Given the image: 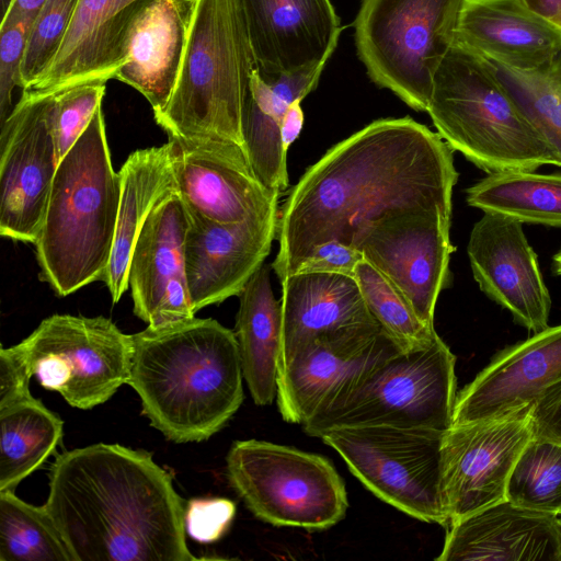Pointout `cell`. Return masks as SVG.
<instances>
[{"mask_svg": "<svg viewBox=\"0 0 561 561\" xmlns=\"http://www.w3.org/2000/svg\"><path fill=\"white\" fill-rule=\"evenodd\" d=\"M458 180L451 148L411 117L374 121L335 144L300 176L278 214L279 283L321 243L353 244L389 213L440 209L451 216Z\"/></svg>", "mask_w": 561, "mask_h": 561, "instance_id": "cell-1", "label": "cell"}, {"mask_svg": "<svg viewBox=\"0 0 561 561\" xmlns=\"http://www.w3.org/2000/svg\"><path fill=\"white\" fill-rule=\"evenodd\" d=\"M44 504L76 561H193L185 505L150 454L93 444L57 456Z\"/></svg>", "mask_w": 561, "mask_h": 561, "instance_id": "cell-2", "label": "cell"}, {"mask_svg": "<svg viewBox=\"0 0 561 561\" xmlns=\"http://www.w3.org/2000/svg\"><path fill=\"white\" fill-rule=\"evenodd\" d=\"M128 383L151 426L175 443L203 442L243 402L234 332L215 319L191 318L133 334Z\"/></svg>", "mask_w": 561, "mask_h": 561, "instance_id": "cell-3", "label": "cell"}, {"mask_svg": "<svg viewBox=\"0 0 561 561\" xmlns=\"http://www.w3.org/2000/svg\"><path fill=\"white\" fill-rule=\"evenodd\" d=\"M121 178L102 106L59 161L36 242L39 278L60 296L103 280L114 244Z\"/></svg>", "mask_w": 561, "mask_h": 561, "instance_id": "cell-4", "label": "cell"}, {"mask_svg": "<svg viewBox=\"0 0 561 561\" xmlns=\"http://www.w3.org/2000/svg\"><path fill=\"white\" fill-rule=\"evenodd\" d=\"M426 112L451 150L488 174L556 165L492 64L456 42L435 72Z\"/></svg>", "mask_w": 561, "mask_h": 561, "instance_id": "cell-5", "label": "cell"}, {"mask_svg": "<svg viewBox=\"0 0 561 561\" xmlns=\"http://www.w3.org/2000/svg\"><path fill=\"white\" fill-rule=\"evenodd\" d=\"M255 68L241 0H195L178 82L153 114L168 136L243 147L242 116Z\"/></svg>", "mask_w": 561, "mask_h": 561, "instance_id": "cell-6", "label": "cell"}, {"mask_svg": "<svg viewBox=\"0 0 561 561\" xmlns=\"http://www.w3.org/2000/svg\"><path fill=\"white\" fill-rule=\"evenodd\" d=\"M456 357L438 334L426 345H396L301 426L320 437L343 426L388 425L445 432L453 423Z\"/></svg>", "mask_w": 561, "mask_h": 561, "instance_id": "cell-7", "label": "cell"}, {"mask_svg": "<svg viewBox=\"0 0 561 561\" xmlns=\"http://www.w3.org/2000/svg\"><path fill=\"white\" fill-rule=\"evenodd\" d=\"M465 0H362L357 56L370 80L415 111H426L435 72L455 43Z\"/></svg>", "mask_w": 561, "mask_h": 561, "instance_id": "cell-8", "label": "cell"}, {"mask_svg": "<svg viewBox=\"0 0 561 561\" xmlns=\"http://www.w3.org/2000/svg\"><path fill=\"white\" fill-rule=\"evenodd\" d=\"M227 477L249 511L278 527L330 528L344 518L347 492L327 458L265 440L232 443Z\"/></svg>", "mask_w": 561, "mask_h": 561, "instance_id": "cell-9", "label": "cell"}, {"mask_svg": "<svg viewBox=\"0 0 561 561\" xmlns=\"http://www.w3.org/2000/svg\"><path fill=\"white\" fill-rule=\"evenodd\" d=\"M446 432V431H445ZM388 425L343 426L319 438L381 501L425 523L448 525L442 491L444 433Z\"/></svg>", "mask_w": 561, "mask_h": 561, "instance_id": "cell-10", "label": "cell"}, {"mask_svg": "<svg viewBox=\"0 0 561 561\" xmlns=\"http://www.w3.org/2000/svg\"><path fill=\"white\" fill-rule=\"evenodd\" d=\"M18 346L41 386L71 407L92 409L128 383L133 334L105 317L53 314Z\"/></svg>", "mask_w": 561, "mask_h": 561, "instance_id": "cell-11", "label": "cell"}, {"mask_svg": "<svg viewBox=\"0 0 561 561\" xmlns=\"http://www.w3.org/2000/svg\"><path fill=\"white\" fill-rule=\"evenodd\" d=\"M450 218L440 209L389 213L363 226L353 240L430 329H435L437 298L450 280Z\"/></svg>", "mask_w": 561, "mask_h": 561, "instance_id": "cell-12", "label": "cell"}, {"mask_svg": "<svg viewBox=\"0 0 561 561\" xmlns=\"http://www.w3.org/2000/svg\"><path fill=\"white\" fill-rule=\"evenodd\" d=\"M51 94H22L0 125V234L35 243L58 161L50 128Z\"/></svg>", "mask_w": 561, "mask_h": 561, "instance_id": "cell-13", "label": "cell"}, {"mask_svg": "<svg viewBox=\"0 0 561 561\" xmlns=\"http://www.w3.org/2000/svg\"><path fill=\"white\" fill-rule=\"evenodd\" d=\"M529 409L444 433L442 491L448 525L506 500L513 467L533 436Z\"/></svg>", "mask_w": 561, "mask_h": 561, "instance_id": "cell-14", "label": "cell"}, {"mask_svg": "<svg viewBox=\"0 0 561 561\" xmlns=\"http://www.w3.org/2000/svg\"><path fill=\"white\" fill-rule=\"evenodd\" d=\"M178 193L187 208L220 224H236L278 208V193L255 175L244 148L206 137L169 136Z\"/></svg>", "mask_w": 561, "mask_h": 561, "instance_id": "cell-15", "label": "cell"}, {"mask_svg": "<svg viewBox=\"0 0 561 561\" xmlns=\"http://www.w3.org/2000/svg\"><path fill=\"white\" fill-rule=\"evenodd\" d=\"M396 345L379 324L309 341L278 367L276 398L283 419L302 425Z\"/></svg>", "mask_w": 561, "mask_h": 561, "instance_id": "cell-16", "label": "cell"}, {"mask_svg": "<svg viewBox=\"0 0 561 561\" xmlns=\"http://www.w3.org/2000/svg\"><path fill=\"white\" fill-rule=\"evenodd\" d=\"M467 253L481 291L515 322L534 333L549 327L550 293L522 221L484 211L471 230Z\"/></svg>", "mask_w": 561, "mask_h": 561, "instance_id": "cell-17", "label": "cell"}, {"mask_svg": "<svg viewBox=\"0 0 561 561\" xmlns=\"http://www.w3.org/2000/svg\"><path fill=\"white\" fill-rule=\"evenodd\" d=\"M279 208L236 224H220L188 209L184 255L192 307L238 296L270 254Z\"/></svg>", "mask_w": 561, "mask_h": 561, "instance_id": "cell-18", "label": "cell"}, {"mask_svg": "<svg viewBox=\"0 0 561 561\" xmlns=\"http://www.w3.org/2000/svg\"><path fill=\"white\" fill-rule=\"evenodd\" d=\"M188 208L174 192L151 210L131 253L128 287L134 313L159 328L195 317L185 274Z\"/></svg>", "mask_w": 561, "mask_h": 561, "instance_id": "cell-19", "label": "cell"}, {"mask_svg": "<svg viewBox=\"0 0 561 561\" xmlns=\"http://www.w3.org/2000/svg\"><path fill=\"white\" fill-rule=\"evenodd\" d=\"M255 69L290 73L331 57L343 30L331 0H241Z\"/></svg>", "mask_w": 561, "mask_h": 561, "instance_id": "cell-20", "label": "cell"}, {"mask_svg": "<svg viewBox=\"0 0 561 561\" xmlns=\"http://www.w3.org/2000/svg\"><path fill=\"white\" fill-rule=\"evenodd\" d=\"M561 379V324L501 351L457 393L451 426L529 409Z\"/></svg>", "mask_w": 561, "mask_h": 561, "instance_id": "cell-21", "label": "cell"}, {"mask_svg": "<svg viewBox=\"0 0 561 561\" xmlns=\"http://www.w3.org/2000/svg\"><path fill=\"white\" fill-rule=\"evenodd\" d=\"M148 0H79L50 65L22 94L47 95L114 79L125 62L128 26Z\"/></svg>", "mask_w": 561, "mask_h": 561, "instance_id": "cell-22", "label": "cell"}, {"mask_svg": "<svg viewBox=\"0 0 561 561\" xmlns=\"http://www.w3.org/2000/svg\"><path fill=\"white\" fill-rule=\"evenodd\" d=\"M437 561H561V526L554 514L507 500L447 526Z\"/></svg>", "mask_w": 561, "mask_h": 561, "instance_id": "cell-23", "label": "cell"}, {"mask_svg": "<svg viewBox=\"0 0 561 561\" xmlns=\"http://www.w3.org/2000/svg\"><path fill=\"white\" fill-rule=\"evenodd\" d=\"M194 10L195 0H148L128 26L125 62L114 78L141 93L153 114L176 85Z\"/></svg>", "mask_w": 561, "mask_h": 561, "instance_id": "cell-24", "label": "cell"}, {"mask_svg": "<svg viewBox=\"0 0 561 561\" xmlns=\"http://www.w3.org/2000/svg\"><path fill=\"white\" fill-rule=\"evenodd\" d=\"M455 42L488 60L531 71L561 53V28L520 0H465Z\"/></svg>", "mask_w": 561, "mask_h": 561, "instance_id": "cell-25", "label": "cell"}, {"mask_svg": "<svg viewBox=\"0 0 561 561\" xmlns=\"http://www.w3.org/2000/svg\"><path fill=\"white\" fill-rule=\"evenodd\" d=\"M282 336L278 367L314 337L342 329L378 324L353 277L295 273L280 282Z\"/></svg>", "mask_w": 561, "mask_h": 561, "instance_id": "cell-26", "label": "cell"}, {"mask_svg": "<svg viewBox=\"0 0 561 561\" xmlns=\"http://www.w3.org/2000/svg\"><path fill=\"white\" fill-rule=\"evenodd\" d=\"M121 196L110 263L102 282L113 304L128 288V267L138 234L151 210L178 192L172 146L139 149L129 154L119 170Z\"/></svg>", "mask_w": 561, "mask_h": 561, "instance_id": "cell-27", "label": "cell"}, {"mask_svg": "<svg viewBox=\"0 0 561 561\" xmlns=\"http://www.w3.org/2000/svg\"><path fill=\"white\" fill-rule=\"evenodd\" d=\"M272 264H262L239 293L234 335L243 378L257 405L277 396L282 308L271 283Z\"/></svg>", "mask_w": 561, "mask_h": 561, "instance_id": "cell-28", "label": "cell"}, {"mask_svg": "<svg viewBox=\"0 0 561 561\" xmlns=\"http://www.w3.org/2000/svg\"><path fill=\"white\" fill-rule=\"evenodd\" d=\"M64 422L30 396L0 408V491L12 490L54 453Z\"/></svg>", "mask_w": 561, "mask_h": 561, "instance_id": "cell-29", "label": "cell"}, {"mask_svg": "<svg viewBox=\"0 0 561 561\" xmlns=\"http://www.w3.org/2000/svg\"><path fill=\"white\" fill-rule=\"evenodd\" d=\"M469 206L523 224L561 227V173L535 170L490 173L466 191Z\"/></svg>", "mask_w": 561, "mask_h": 561, "instance_id": "cell-30", "label": "cell"}, {"mask_svg": "<svg viewBox=\"0 0 561 561\" xmlns=\"http://www.w3.org/2000/svg\"><path fill=\"white\" fill-rule=\"evenodd\" d=\"M0 561H76L45 506L0 491Z\"/></svg>", "mask_w": 561, "mask_h": 561, "instance_id": "cell-31", "label": "cell"}, {"mask_svg": "<svg viewBox=\"0 0 561 561\" xmlns=\"http://www.w3.org/2000/svg\"><path fill=\"white\" fill-rule=\"evenodd\" d=\"M505 89L561 167V53L548 65L522 71L489 60Z\"/></svg>", "mask_w": 561, "mask_h": 561, "instance_id": "cell-32", "label": "cell"}, {"mask_svg": "<svg viewBox=\"0 0 561 561\" xmlns=\"http://www.w3.org/2000/svg\"><path fill=\"white\" fill-rule=\"evenodd\" d=\"M506 500L538 512L561 513V444L531 436L511 472Z\"/></svg>", "mask_w": 561, "mask_h": 561, "instance_id": "cell-33", "label": "cell"}, {"mask_svg": "<svg viewBox=\"0 0 561 561\" xmlns=\"http://www.w3.org/2000/svg\"><path fill=\"white\" fill-rule=\"evenodd\" d=\"M365 304L380 328L404 348L428 344L436 335L426 327L399 290L365 259L355 271Z\"/></svg>", "mask_w": 561, "mask_h": 561, "instance_id": "cell-34", "label": "cell"}, {"mask_svg": "<svg viewBox=\"0 0 561 561\" xmlns=\"http://www.w3.org/2000/svg\"><path fill=\"white\" fill-rule=\"evenodd\" d=\"M79 0H45L28 32L21 66V89H27L56 57Z\"/></svg>", "mask_w": 561, "mask_h": 561, "instance_id": "cell-35", "label": "cell"}, {"mask_svg": "<svg viewBox=\"0 0 561 561\" xmlns=\"http://www.w3.org/2000/svg\"><path fill=\"white\" fill-rule=\"evenodd\" d=\"M105 89L106 83L93 82L51 94L49 119L58 163L87 129Z\"/></svg>", "mask_w": 561, "mask_h": 561, "instance_id": "cell-36", "label": "cell"}, {"mask_svg": "<svg viewBox=\"0 0 561 561\" xmlns=\"http://www.w3.org/2000/svg\"><path fill=\"white\" fill-rule=\"evenodd\" d=\"M34 18L21 16L0 24V125L14 107V88H21V66Z\"/></svg>", "mask_w": 561, "mask_h": 561, "instance_id": "cell-37", "label": "cell"}, {"mask_svg": "<svg viewBox=\"0 0 561 561\" xmlns=\"http://www.w3.org/2000/svg\"><path fill=\"white\" fill-rule=\"evenodd\" d=\"M234 514L236 505L228 499H194L185 505V530L198 542H215L227 531Z\"/></svg>", "mask_w": 561, "mask_h": 561, "instance_id": "cell-38", "label": "cell"}, {"mask_svg": "<svg viewBox=\"0 0 561 561\" xmlns=\"http://www.w3.org/2000/svg\"><path fill=\"white\" fill-rule=\"evenodd\" d=\"M363 260V253L355 245L332 240L314 248L295 273H328L354 278Z\"/></svg>", "mask_w": 561, "mask_h": 561, "instance_id": "cell-39", "label": "cell"}, {"mask_svg": "<svg viewBox=\"0 0 561 561\" xmlns=\"http://www.w3.org/2000/svg\"><path fill=\"white\" fill-rule=\"evenodd\" d=\"M28 364L18 346L0 350V408L25 399L31 394Z\"/></svg>", "mask_w": 561, "mask_h": 561, "instance_id": "cell-40", "label": "cell"}, {"mask_svg": "<svg viewBox=\"0 0 561 561\" xmlns=\"http://www.w3.org/2000/svg\"><path fill=\"white\" fill-rule=\"evenodd\" d=\"M533 436L561 444V379L549 386L529 409Z\"/></svg>", "mask_w": 561, "mask_h": 561, "instance_id": "cell-41", "label": "cell"}, {"mask_svg": "<svg viewBox=\"0 0 561 561\" xmlns=\"http://www.w3.org/2000/svg\"><path fill=\"white\" fill-rule=\"evenodd\" d=\"M301 102L302 100H296L290 104L280 124L282 141L286 151H288L290 145L298 138L304 126L305 116Z\"/></svg>", "mask_w": 561, "mask_h": 561, "instance_id": "cell-42", "label": "cell"}, {"mask_svg": "<svg viewBox=\"0 0 561 561\" xmlns=\"http://www.w3.org/2000/svg\"><path fill=\"white\" fill-rule=\"evenodd\" d=\"M529 10L561 28V0H520Z\"/></svg>", "mask_w": 561, "mask_h": 561, "instance_id": "cell-43", "label": "cell"}, {"mask_svg": "<svg viewBox=\"0 0 561 561\" xmlns=\"http://www.w3.org/2000/svg\"><path fill=\"white\" fill-rule=\"evenodd\" d=\"M44 1L45 0H8L1 22L21 16H35Z\"/></svg>", "mask_w": 561, "mask_h": 561, "instance_id": "cell-44", "label": "cell"}, {"mask_svg": "<svg viewBox=\"0 0 561 561\" xmlns=\"http://www.w3.org/2000/svg\"><path fill=\"white\" fill-rule=\"evenodd\" d=\"M552 270L556 275H561V249L553 255Z\"/></svg>", "mask_w": 561, "mask_h": 561, "instance_id": "cell-45", "label": "cell"}]
</instances>
